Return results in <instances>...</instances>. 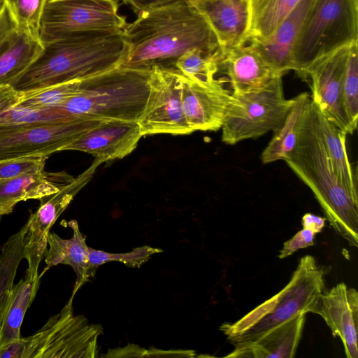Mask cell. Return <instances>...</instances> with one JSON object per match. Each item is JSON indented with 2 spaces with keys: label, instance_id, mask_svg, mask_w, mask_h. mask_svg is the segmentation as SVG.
Returning <instances> with one entry per match:
<instances>
[{
  "label": "cell",
  "instance_id": "cell-1",
  "mask_svg": "<svg viewBox=\"0 0 358 358\" xmlns=\"http://www.w3.org/2000/svg\"><path fill=\"white\" fill-rule=\"evenodd\" d=\"M122 31L127 48L119 67L175 68L177 59L189 50L220 49L206 21L187 0L141 11Z\"/></svg>",
  "mask_w": 358,
  "mask_h": 358
},
{
  "label": "cell",
  "instance_id": "cell-2",
  "mask_svg": "<svg viewBox=\"0 0 358 358\" xmlns=\"http://www.w3.org/2000/svg\"><path fill=\"white\" fill-rule=\"evenodd\" d=\"M36 60L12 86L19 92L101 73L121 63L126 52L122 30L76 33L43 43Z\"/></svg>",
  "mask_w": 358,
  "mask_h": 358
},
{
  "label": "cell",
  "instance_id": "cell-3",
  "mask_svg": "<svg viewBox=\"0 0 358 358\" xmlns=\"http://www.w3.org/2000/svg\"><path fill=\"white\" fill-rule=\"evenodd\" d=\"M313 192L326 220L352 247L358 246V199L342 183L332 166L311 100L301 122L294 149L283 159Z\"/></svg>",
  "mask_w": 358,
  "mask_h": 358
},
{
  "label": "cell",
  "instance_id": "cell-4",
  "mask_svg": "<svg viewBox=\"0 0 358 358\" xmlns=\"http://www.w3.org/2000/svg\"><path fill=\"white\" fill-rule=\"evenodd\" d=\"M150 72L117 66L80 80L78 92L60 107L102 121L137 122L147 101Z\"/></svg>",
  "mask_w": 358,
  "mask_h": 358
},
{
  "label": "cell",
  "instance_id": "cell-5",
  "mask_svg": "<svg viewBox=\"0 0 358 358\" xmlns=\"http://www.w3.org/2000/svg\"><path fill=\"white\" fill-rule=\"evenodd\" d=\"M323 271L311 255L302 257L288 284L234 323L220 329L233 345L256 340L295 315L312 313L324 291Z\"/></svg>",
  "mask_w": 358,
  "mask_h": 358
},
{
  "label": "cell",
  "instance_id": "cell-6",
  "mask_svg": "<svg viewBox=\"0 0 358 358\" xmlns=\"http://www.w3.org/2000/svg\"><path fill=\"white\" fill-rule=\"evenodd\" d=\"M358 41V0H313L292 51V70L303 81L315 62Z\"/></svg>",
  "mask_w": 358,
  "mask_h": 358
},
{
  "label": "cell",
  "instance_id": "cell-7",
  "mask_svg": "<svg viewBox=\"0 0 358 358\" xmlns=\"http://www.w3.org/2000/svg\"><path fill=\"white\" fill-rule=\"evenodd\" d=\"M73 298L34 334L21 337L0 350V358H94L98 356L101 324L75 315Z\"/></svg>",
  "mask_w": 358,
  "mask_h": 358
},
{
  "label": "cell",
  "instance_id": "cell-8",
  "mask_svg": "<svg viewBox=\"0 0 358 358\" xmlns=\"http://www.w3.org/2000/svg\"><path fill=\"white\" fill-rule=\"evenodd\" d=\"M293 102L283 93L282 76L262 87L235 94L228 106L222 129V141L235 145L275 131L283 122Z\"/></svg>",
  "mask_w": 358,
  "mask_h": 358
},
{
  "label": "cell",
  "instance_id": "cell-9",
  "mask_svg": "<svg viewBox=\"0 0 358 358\" xmlns=\"http://www.w3.org/2000/svg\"><path fill=\"white\" fill-rule=\"evenodd\" d=\"M118 8L117 0H48L40 39L44 43L76 33L122 30L127 23Z\"/></svg>",
  "mask_w": 358,
  "mask_h": 358
},
{
  "label": "cell",
  "instance_id": "cell-10",
  "mask_svg": "<svg viewBox=\"0 0 358 358\" xmlns=\"http://www.w3.org/2000/svg\"><path fill=\"white\" fill-rule=\"evenodd\" d=\"M102 120L88 117L50 124H0V160L46 156L62 149Z\"/></svg>",
  "mask_w": 358,
  "mask_h": 358
},
{
  "label": "cell",
  "instance_id": "cell-11",
  "mask_svg": "<svg viewBox=\"0 0 358 358\" xmlns=\"http://www.w3.org/2000/svg\"><path fill=\"white\" fill-rule=\"evenodd\" d=\"M147 101L137 123L143 136L185 135L194 132L185 117L181 73L173 67L153 66Z\"/></svg>",
  "mask_w": 358,
  "mask_h": 358
},
{
  "label": "cell",
  "instance_id": "cell-12",
  "mask_svg": "<svg viewBox=\"0 0 358 358\" xmlns=\"http://www.w3.org/2000/svg\"><path fill=\"white\" fill-rule=\"evenodd\" d=\"M102 163V159L96 158L88 169L58 192L41 199L39 207L31 214L27 222L22 248L23 259L28 263L26 275L29 279L36 280L39 278V266L48 248V236L52 225Z\"/></svg>",
  "mask_w": 358,
  "mask_h": 358
},
{
  "label": "cell",
  "instance_id": "cell-13",
  "mask_svg": "<svg viewBox=\"0 0 358 358\" xmlns=\"http://www.w3.org/2000/svg\"><path fill=\"white\" fill-rule=\"evenodd\" d=\"M350 46L342 48L313 63L306 71L310 99L321 113L341 130L352 134L345 110L343 87Z\"/></svg>",
  "mask_w": 358,
  "mask_h": 358
},
{
  "label": "cell",
  "instance_id": "cell-14",
  "mask_svg": "<svg viewBox=\"0 0 358 358\" xmlns=\"http://www.w3.org/2000/svg\"><path fill=\"white\" fill-rule=\"evenodd\" d=\"M182 108L193 131H216L221 129L231 92L224 87V79L200 83L181 73Z\"/></svg>",
  "mask_w": 358,
  "mask_h": 358
},
{
  "label": "cell",
  "instance_id": "cell-15",
  "mask_svg": "<svg viewBox=\"0 0 358 358\" xmlns=\"http://www.w3.org/2000/svg\"><path fill=\"white\" fill-rule=\"evenodd\" d=\"M312 313L320 315L334 337L341 340L347 358H358V293L344 282L319 296Z\"/></svg>",
  "mask_w": 358,
  "mask_h": 358
},
{
  "label": "cell",
  "instance_id": "cell-16",
  "mask_svg": "<svg viewBox=\"0 0 358 358\" xmlns=\"http://www.w3.org/2000/svg\"><path fill=\"white\" fill-rule=\"evenodd\" d=\"M143 136L137 122L102 121L62 150L90 154L103 162L121 159L131 154Z\"/></svg>",
  "mask_w": 358,
  "mask_h": 358
},
{
  "label": "cell",
  "instance_id": "cell-17",
  "mask_svg": "<svg viewBox=\"0 0 358 358\" xmlns=\"http://www.w3.org/2000/svg\"><path fill=\"white\" fill-rule=\"evenodd\" d=\"M214 33L222 53L246 44L250 27L249 0H187Z\"/></svg>",
  "mask_w": 358,
  "mask_h": 358
},
{
  "label": "cell",
  "instance_id": "cell-18",
  "mask_svg": "<svg viewBox=\"0 0 358 358\" xmlns=\"http://www.w3.org/2000/svg\"><path fill=\"white\" fill-rule=\"evenodd\" d=\"M313 1L300 0L269 38L248 41L278 74L292 70L293 48Z\"/></svg>",
  "mask_w": 358,
  "mask_h": 358
},
{
  "label": "cell",
  "instance_id": "cell-19",
  "mask_svg": "<svg viewBox=\"0 0 358 358\" xmlns=\"http://www.w3.org/2000/svg\"><path fill=\"white\" fill-rule=\"evenodd\" d=\"M301 313L250 342L234 344L226 357L292 358L301 338L306 321Z\"/></svg>",
  "mask_w": 358,
  "mask_h": 358
},
{
  "label": "cell",
  "instance_id": "cell-20",
  "mask_svg": "<svg viewBox=\"0 0 358 358\" xmlns=\"http://www.w3.org/2000/svg\"><path fill=\"white\" fill-rule=\"evenodd\" d=\"M69 226L73 231L69 239H64L54 232L48 236V247L45 253V263L41 277L44 272L58 264L70 266L76 275V280L71 294L74 298L78 290L90 278L93 277L96 269L92 267L89 259V247L86 244V236L80 231L78 222L72 220Z\"/></svg>",
  "mask_w": 358,
  "mask_h": 358
},
{
  "label": "cell",
  "instance_id": "cell-21",
  "mask_svg": "<svg viewBox=\"0 0 358 358\" xmlns=\"http://www.w3.org/2000/svg\"><path fill=\"white\" fill-rule=\"evenodd\" d=\"M221 68L229 76L232 93L235 94L259 89L273 77L281 76L276 73L250 44L222 54L220 69Z\"/></svg>",
  "mask_w": 358,
  "mask_h": 358
},
{
  "label": "cell",
  "instance_id": "cell-22",
  "mask_svg": "<svg viewBox=\"0 0 358 358\" xmlns=\"http://www.w3.org/2000/svg\"><path fill=\"white\" fill-rule=\"evenodd\" d=\"M74 178L66 172L22 176L0 181V215H8L15 205L29 199H42L59 190Z\"/></svg>",
  "mask_w": 358,
  "mask_h": 358
},
{
  "label": "cell",
  "instance_id": "cell-23",
  "mask_svg": "<svg viewBox=\"0 0 358 358\" xmlns=\"http://www.w3.org/2000/svg\"><path fill=\"white\" fill-rule=\"evenodd\" d=\"M40 38L15 29L0 44V85L13 86L43 50Z\"/></svg>",
  "mask_w": 358,
  "mask_h": 358
},
{
  "label": "cell",
  "instance_id": "cell-24",
  "mask_svg": "<svg viewBox=\"0 0 358 358\" xmlns=\"http://www.w3.org/2000/svg\"><path fill=\"white\" fill-rule=\"evenodd\" d=\"M41 278L32 280L25 275L10 290L0 312V350L22 337L21 326L36 295Z\"/></svg>",
  "mask_w": 358,
  "mask_h": 358
},
{
  "label": "cell",
  "instance_id": "cell-25",
  "mask_svg": "<svg viewBox=\"0 0 358 358\" xmlns=\"http://www.w3.org/2000/svg\"><path fill=\"white\" fill-rule=\"evenodd\" d=\"M315 106L317 125L334 169L347 189L358 199L357 173L346 150L348 134L329 121Z\"/></svg>",
  "mask_w": 358,
  "mask_h": 358
},
{
  "label": "cell",
  "instance_id": "cell-26",
  "mask_svg": "<svg viewBox=\"0 0 358 358\" xmlns=\"http://www.w3.org/2000/svg\"><path fill=\"white\" fill-rule=\"evenodd\" d=\"M310 95L303 92L293 98L291 108L281 125L276 129L261 155L264 164L283 160L294 149L298 138L303 113L310 101Z\"/></svg>",
  "mask_w": 358,
  "mask_h": 358
},
{
  "label": "cell",
  "instance_id": "cell-27",
  "mask_svg": "<svg viewBox=\"0 0 358 358\" xmlns=\"http://www.w3.org/2000/svg\"><path fill=\"white\" fill-rule=\"evenodd\" d=\"M300 0H249L248 41L269 38ZM248 43V42H247Z\"/></svg>",
  "mask_w": 358,
  "mask_h": 358
},
{
  "label": "cell",
  "instance_id": "cell-28",
  "mask_svg": "<svg viewBox=\"0 0 358 358\" xmlns=\"http://www.w3.org/2000/svg\"><path fill=\"white\" fill-rule=\"evenodd\" d=\"M222 57L220 49H192L177 59L175 68L191 80L208 83L215 79V76L219 71Z\"/></svg>",
  "mask_w": 358,
  "mask_h": 358
},
{
  "label": "cell",
  "instance_id": "cell-29",
  "mask_svg": "<svg viewBox=\"0 0 358 358\" xmlns=\"http://www.w3.org/2000/svg\"><path fill=\"white\" fill-rule=\"evenodd\" d=\"M27 222L12 234L2 245L0 250V312L14 285V280L21 260L23 259L24 237Z\"/></svg>",
  "mask_w": 358,
  "mask_h": 358
},
{
  "label": "cell",
  "instance_id": "cell-30",
  "mask_svg": "<svg viewBox=\"0 0 358 358\" xmlns=\"http://www.w3.org/2000/svg\"><path fill=\"white\" fill-rule=\"evenodd\" d=\"M78 117L80 116L71 114L62 107L15 106L0 113V124H50L66 122Z\"/></svg>",
  "mask_w": 358,
  "mask_h": 358
},
{
  "label": "cell",
  "instance_id": "cell-31",
  "mask_svg": "<svg viewBox=\"0 0 358 358\" xmlns=\"http://www.w3.org/2000/svg\"><path fill=\"white\" fill-rule=\"evenodd\" d=\"M79 85L80 80H76L21 92L17 106L31 108L60 107L78 92Z\"/></svg>",
  "mask_w": 358,
  "mask_h": 358
},
{
  "label": "cell",
  "instance_id": "cell-32",
  "mask_svg": "<svg viewBox=\"0 0 358 358\" xmlns=\"http://www.w3.org/2000/svg\"><path fill=\"white\" fill-rule=\"evenodd\" d=\"M357 42L350 47L343 87L345 110L352 133L358 120V48Z\"/></svg>",
  "mask_w": 358,
  "mask_h": 358
},
{
  "label": "cell",
  "instance_id": "cell-33",
  "mask_svg": "<svg viewBox=\"0 0 358 358\" xmlns=\"http://www.w3.org/2000/svg\"><path fill=\"white\" fill-rule=\"evenodd\" d=\"M48 0H5L16 29L40 38V23Z\"/></svg>",
  "mask_w": 358,
  "mask_h": 358
},
{
  "label": "cell",
  "instance_id": "cell-34",
  "mask_svg": "<svg viewBox=\"0 0 358 358\" xmlns=\"http://www.w3.org/2000/svg\"><path fill=\"white\" fill-rule=\"evenodd\" d=\"M163 250L149 245L137 247L124 253H111L89 248V259L95 269L103 264L119 262L128 267L140 268L155 254L162 252Z\"/></svg>",
  "mask_w": 358,
  "mask_h": 358
},
{
  "label": "cell",
  "instance_id": "cell-35",
  "mask_svg": "<svg viewBox=\"0 0 358 358\" xmlns=\"http://www.w3.org/2000/svg\"><path fill=\"white\" fill-rule=\"evenodd\" d=\"M46 156H29L0 160V181L45 172Z\"/></svg>",
  "mask_w": 358,
  "mask_h": 358
},
{
  "label": "cell",
  "instance_id": "cell-36",
  "mask_svg": "<svg viewBox=\"0 0 358 358\" xmlns=\"http://www.w3.org/2000/svg\"><path fill=\"white\" fill-rule=\"evenodd\" d=\"M315 234L312 231L303 229L298 231L292 238L283 243L280 250L278 257L286 258L301 248H306L314 245Z\"/></svg>",
  "mask_w": 358,
  "mask_h": 358
},
{
  "label": "cell",
  "instance_id": "cell-37",
  "mask_svg": "<svg viewBox=\"0 0 358 358\" xmlns=\"http://www.w3.org/2000/svg\"><path fill=\"white\" fill-rule=\"evenodd\" d=\"M21 92L10 85H0V113L17 105Z\"/></svg>",
  "mask_w": 358,
  "mask_h": 358
},
{
  "label": "cell",
  "instance_id": "cell-38",
  "mask_svg": "<svg viewBox=\"0 0 358 358\" xmlns=\"http://www.w3.org/2000/svg\"><path fill=\"white\" fill-rule=\"evenodd\" d=\"M16 29L15 21L6 6L0 13V44Z\"/></svg>",
  "mask_w": 358,
  "mask_h": 358
},
{
  "label": "cell",
  "instance_id": "cell-39",
  "mask_svg": "<svg viewBox=\"0 0 358 358\" xmlns=\"http://www.w3.org/2000/svg\"><path fill=\"white\" fill-rule=\"evenodd\" d=\"M325 220L326 218L308 213L302 217L301 224L303 229H309L317 234L324 227Z\"/></svg>",
  "mask_w": 358,
  "mask_h": 358
},
{
  "label": "cell",
  "instance_id": "cell-40",
  "mask_svg": "<svg viewBox=\"0 0 358 358\" xmlns=\"http://www.w3.org/2000/svg\"><path fill=\"white\" fill-rule=\"evenodd\" d=\"M130 5L133 9L139 13L158 6L163 5L173 0H122Z\"/></svg>",
  "mask_w": 358,
  "mask_h": 358
},
{
  "label": "cell",
  "instance_id": "cell-41",
  "mask_svg": "<svg viewBox=\"0 0 358 358\" xmlns=\"http://www.w3.org/2000/svg\"><path fill=\"white\" fill-rule=\"evenodd\" d=\"M5 8H6L5 0H0V13L4 10Z\"/></svg>",
  "mask_w": 358,
  "mask_h": 358
},
{
  "label": "cell",
  "instance_id": "cell-42",
  "mask_svg": "<svg viewBox=\"0 0 358 358\" xmlns=\"http://www.w3.org/2000/svg\"><path fill=\"white\" fill-rule=\"evenodd\" d=\"M1 215H0V220H1Z\"/></svg>",
  "mask_w": 358,
  "mask_h": 358
}]
</instances>
